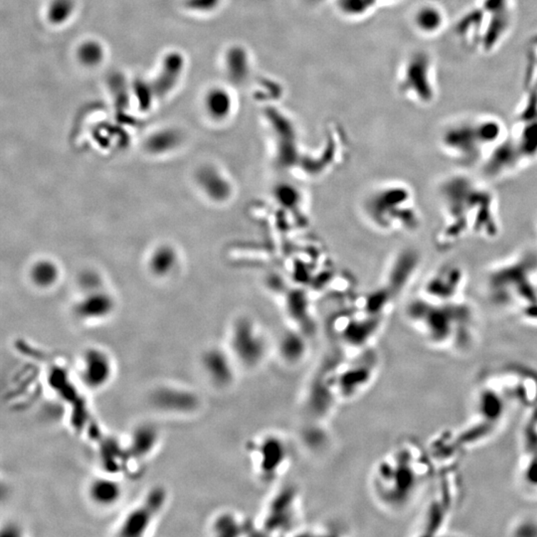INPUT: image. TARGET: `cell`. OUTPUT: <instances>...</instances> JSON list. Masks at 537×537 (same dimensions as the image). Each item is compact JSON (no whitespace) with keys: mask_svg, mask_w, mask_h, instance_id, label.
<instances>
[{"mask_svg":"<svg viewBox=\"0 0 537 537\" xmlns=\"http://www.w3.org/2000/svg\"><path fill=\"white\" fill-rule=\"evenodd\" d=\"M132 94L137 100L139 108L142 110H147L152 106L155 97L154 87L152 81L139 79L135 80L132 85Z\"/></svg>","mask_w":537,"mask_h":537,"instance_id":"484cf974","label":"cell"},{"mask_svg":"<svg viewBox=\"0 0 537 537\" xmlns=\"http://www.w3.org/2000/svg\"><path fill=\"white\" fill-rule=\"evenodd\" d=\"M224 67L228 79L233 84H243L249 77L251 62L247 50L240 45H233L226 51Z\"/></svg>","mask_w":537,"mask_h":537,"instance_id":"9a60e30c","label":"cell"},{"mask_svg":"<svg viewBox=\"0 0 537 537\" xmlns=\"http://www.w3.org/2000/svg\"><path fill=\"white\" fill-rule=\"evenodd\" d=\"M422 57L417 56L411 59L405 73L403 86L406 90H412L419 96L426 94V69Z\"/></svg>","mask_w":537,"mask_h":537,"instance_id":"7402d4cb","label":"cell"},{"mask_svg":"<svg viewBox=\"0 0 537 537\" xmlns=\"http://www.w3.org/2000/svg\"><path fill=\"white\" fill-rule=\"evenodd\" d=\"M152 402L160 411L168 413H189L197 408L198 398L185 389L160 387L152 394Z\"/></svg>","mask_w":537,"mask_h":537,"instance_id":"8fae6325","label":"cell"},{"mask_svg":"<svg viewBox=\"0 0 537 537\" xmlns=\"http://www.w3.org/2000/svg\"><path fill=\"white\" fill-rule=\"evenodd\" d=\"M203 104L208 117L216 122H221L227 119L232 112L233 98L225 88L212 87L205 94Z\"/></svg>","mask_w":537,"mask_h":537,"instance_id":"2e32d148","label":"cell"},{"mask_svg":"<svg viewBox=\"0 0 537 537\" xmlns=\"http://www.w3.org/2000/svg\"><path fill=\"white\" fill-rule=\"evenodd\" d=\"M114 373L112 358L101 348H91L83 353L80 376L83 383L92 390H100L110 382Z\"/></svg>","mask_w":537,"mask_h":537,"instance_id":"9c48e42d","label":"cell"},{"mask_svg":"<svg viewBox=\"0 0 537 537\" xmlns=\"http://www.w3.org/2000/svg\"><path fill=\"white\" fill-rule=\"evenodd\" d=\"M197 182L203 192L214 200L224 199L229 192L224 178L212 167L200 168L197 173Z\"/></svg>","mask_w":537,"mask_h":537,"instance_id":"d6986e66","label":"cell"},{"mask_svg":"<svg viewBox=\"0 0 537 537\" xmlns=\"http://www.w3.org/2000/svg\"><path fill=\"white\" fill-rule=\"evenodd\" d=\"M536 231H537V221H536Z\"/></svg>","mask_w":537,"mask_h":537,"instance_id":"d6a6232c","label":"cell"},{"mask_svg":"<svg viewBox=\"0 0 537 537\" xmlns=\"http://www.w3.org/2000/svg\"><path fill=\"white\" fill-rule=\"evenodd\" d=\"M468 273L455 262L439 265L432 271L423 285V295L436 298H456L466 295Z\"/></svg>","mask_w":537,"mask_h":537,"instance_id":"5b68a950","label":"cell"},{"mask_svg":"<svg viewBox=\"0 0 537 537\" xmlns=\"http://www.w3.org/2000/svg\"><path fill=\"white\" fill-rule=\"evenodd\" d=\"M80 288L84 293L93 292V291L101 290L102 288V278L100 277L99 273L95 272L93 270L83 271L79 275Z\"/></svg>","mask_w":537,"mask_h":537,"instance_id":"f546056e","label":"cell"},{"mask_svg":"<svg viewBox=\"0 0 537 537\" xmlns=\"http://www.w3.org/2000/svg\"><path fill=\"white\" fill-rule=\"evenodd\" d=\"M504 137V130L494 120L457 122L442 132V154L461 170L483 167Z\"/></svg>","mask_w":537,"mask_h":537,"instance_id":"277c9868","label":"cell"},{"mask_svg":"<svg viewBox=\"0 0 537 537\" xmlns=\"http://www.w3.org/2000/svg\"><path fill=\"white\" fill-rule=\"evenodd\" d=\"M377 0H338L341 14L350 17L363 16L375 6Z\"/></svg>","mask_w":537,"mask_h":537,"instance_id":"4316f807","label":"cell"},{"mask_svg":"<svg viewBox=\"0 0 537 537\" xmlns=\"http://www.w3.org/2000/svg\"><path fill=\"white\" fill-rule=\"evenodd\" d=\"M251 456L256 471L263 478L272 480L288 464V446L278 436H264L255 442L251 448Z\"/></svg>","mask_w":537,"mask_h":537,"instance_id":"52a82bcc","label":"cell"},{"mask_svg":"<svg viewBox=\"0 0 537 537\" xmlns=\"http://www.w3.org/2000/svg\"><path fill=\"white\" fill-rule=\"evenodd\" d=\"M439 221L437 249L448 252L469 240L493 242L503 233L498 193L486 178L460 170L444 175L436 185Z\"/></svg>","mask_w":537,"mask_h":537,"instance_id":"6da1fadb","label":"cell"},{"mask_svg":"<svg viewBox=\"0 0 537 537\" xmlns=\"http://www.w3.org/2000/svg\"><path fill=\"white\" fill-rule=\"evenodd\" d=\"M185 68V58L179 51H170L163 57L157 76L152 80L155 97L162 99L177 86Z\"/></svg>","mask_w":537,"mask_h":537,"instance_id":"30bf717a","label":"cell"},{"mask_svg":"<svg viewBox=\"0 0 537 537\" xmlns=\"http://www.w3.org/2000/svg\"><path fill=\"white\" fill-rule=\"evenodd\" d=\"M483 283L486 297L496 308L537 323V248H524L493 263Z\"/></svg>","mask_w":537,"mask_h":537,"instance_id":"7a4b0ae2","label":"cell"},{"mask_svg":"<svg viewBox=\"0 0 537 537\" xmlns=\"http://www.w3.org/2000/svg\"><path fill=\"white\" fill-rule=\"evenodd\" d=\"M178 256L172 246L162 245L150 255L149 268L152 275L157 277H167L177 268Z\"/></svg>","mask_w":537,"mask_h":537,"instance_id":"ffe728a7","label":"cell"},{"mask_svg":"<svg viewBox=\"0 0 537 537\" xmlns=\"http://www.w3.org/2000/svg\"><path fill=\"white\" fill-rule=\"evenodd\" d=\"M122 496V488L119 481L101 476L94 479L88 486V498L99 508H112Z\"/></svg>","mask_w":537,"mask_h":537,"instance_id":"5bb4252c","label":"cell"},{"mask_svg":"<svg viewBox=\"0 0 537 537\" xmlns=\"http://www.w3.org/2000/svg\"><path fill=\"white\" fill-rule=\"evenodd\" d=\"M262 336L247 323L235 326L231 335V355L241 365L255 367L264 360L266 343Z\"/></svg>","mask_w":537,"mask_h":537,"instance_id":"ba28073f","label":"cell"},{"mask_svg":"<svg viewBox=\"0 0 537 537\" xmlns=\"http://www.w3.org/2000/svg\"><path fill=\"white\" fill-rule=\"evenodd\" d=\"M408 316L421 333L435 341L471 335L476 322L475 308L466 295L435 298L420 293L409 306Z\"/></svg>","mask_w":537,"mask_h":537,"instance_id":"3957f363","label":"cell"},{"mask_svg":"<svg viewBox=\"0 0 537 537\" xmlns=\"http://www.w3.org/2000/svg\"><path fill=\"white\" fill-rule=\"evenodd\" d=\"M104 45L97 40H85L78 46L76 56L83 66L95 68L101 65L105 59Z\"/></svg>","mask_w":537,"mask_h":537,"instance_id":"603a6c76","label":"cell"},{"mask_svg":"<svg viewBox=\"0 0 537 537\" xmlns=\"http://www.w3.org/2000/svg\"><path fill=\"white\" fill-rule=\"evenodd\" d=\"M108 85H109L110 94H112L115 105L120 108L127 107L132 90H130L129 86H127L125 78L120 73H114V74L110 75L109 79H108Z\"/></svg>","mask_w":537,"mask_h":537,"instance_id":"d4e9b609","label":"cell"},{"mask_svg":"<svg viewBox=\"0 0 537 537\" xmlns=\"http://www.w3.org/2000/svg\"><path fill=\"white\" fill-rule=\"evenodd\" d=\"M222 0H185L184 6L197 14H209L219 6Z\"/></svg>","mask_w":537,"mask_h":537,"instance_id":"4dcf8cb0","label":"cell"},{"mask_svg":"<svg viewBox=\"0 0 537 537\" xmlns=\"http://www.w3.org/2000/svg\"><path fill=\"white\" fill-rule=\"evenodd\" d=\"M115 308V301L105 291L98 290L84 293V297L75 306V313L82 320H104L109 317Z\"/></svg>","mask_w":537,"mask_h":537,"instance_id":"4fadbf2b","label":"cell"},{"mask_svg":"<svg viewBox=\"0 0 537 537\" xmlns=\"http://www.w3.org/2000/svg\"><path fill=\"white\" fill-rule=\"evenodd\" d=\"M233 356L213 348L207 350L202 358V370L213 385L225 387L230 385L234 379Z\"/></svg>","mask_w":537,"mask_h":537,"instance_id":"7c38bea8","label":"cell"},{"mask_svg":"<svg viewBox=\"0 0 537 537\" xmlns=\"http://www.w3.org/2000/svg\"><path fill=\"white\" fill-rule=\"evenodd\" d=\"M167 491L162 486L150 489L144 501L137 504V508L127 514L120 526V536L137 537L144 536L155 519L160 516L163 506L167 503Z\"/></svg>","mask_w":537,"mask_h":537,"instance_id":"8992f818","label":"cell"},{"mask_svg":"<svg viewBox=\"0 0 537 537\" xmlns=\"http://www.w3.org/2000/svg\"><path fill=\"white\" fill-rule=\"evenodd\" d=\"M182 134L174 127H165L150 135L145 140V150L154 155H167L179 147Z\"/></svg>","mask_w":537,"mask_h":537,"instance_id":"ac0fdd59","label":"cell"},{"mask_svg":"<svg viewBox=\"0 0 537 537\" xmlns=\"http://www.w3.org/2000/svg\"><path fill=\"white\" fill-rule=\"evenodd\" d=\"M315 1H320V0H315Z\"/></svg>","mask_w":537,"mask_h":537,"instance_id":"1f68e13d","label":"cell"},{"mask_svg":"<svg viewBox=\"0 0 537 537\" xmlns=\"http://www.w3.org/2000/svg\"><path fill=\"white\" fill-rule=\"evenodd\" d=\"M160 440L157 429L150 424L137 426L130 436V451L137 458H145L155 450Z\"/></svg>","mask_w":537,"mask_h":537,"instance_id":"e0dca14e","label":"cell"},{"mask_svg":"<svg viewBox=\"0 0 537 537\" xmlns=\"http://www.w3.org/2000/svg\"><path fill=\"white\" fill-rule=\"evenodd\" d=\"M415 21L419 29L425 32H432L438 28L442 19L436 9L432 7H423L416 14Z\"/></svg>","mask_w":537,"mask_h":537,"instance_id":"f1b7e54d","label":"cell"},{"mask_svg":"<svg viewBox=\"0 0 537 537\" xmlns=\"http://www.w3.org/2000/svg\"><path fill=\"white\" fill-rule=\"evenodd\" d=\"M59 268L51 260H39L30 268L29 277L36 287H52L59 278Z\"/></svg>","mask_w":537,"mask_h":537,"instance_id":"44dd1931","label":"cell"},{"mask_svg":"<svg viewBox=\"0 0 537 537\" xmlns=\"http://www.w3.org/2000/svg\"><path fill=\"white\" fill-rule=\"evenodd\" d=\"M75 10V0H50L46 9L47 21L54 26H61L72 19Z\"/></svg>","mask_w":537,"mask_h":537,"instance_id":"cb8c5ba5","label":"cell"},{"mask_svg":"<svg viewBox=\"0 0 537 537\" xmlns=\"http://www.w3.org/2000/svg\"><path fill=\"white\" fill-rule=\"evenodd\" d=\"M241 528L238 518L231 513H222L214 519L212 531L217 536H235L239 533Z\"/></svg>","mask_w":537,"mask_h":537,"instance_id":"83f0119b","label":"cell"}]
</instances>
